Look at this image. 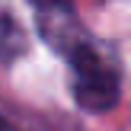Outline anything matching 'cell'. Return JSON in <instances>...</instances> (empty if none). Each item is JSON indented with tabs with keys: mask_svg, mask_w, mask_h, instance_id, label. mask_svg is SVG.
Wrapping results in <instances>:
<instances>
[{
	"mask_svg": "<svg viewBox=\"0 0 131 131\" xmlns=\"http://www.w3.org/2000/svg\"><path fill=\"white\" fill-rule=\"evenodd\" d=\"M61 58L70 67V93L83 112H112L122 99V64L109 45L96 42L86 29L64 45Z\"/></svg>",
	"mask_w": 131,
	"mask_h": 131,
	"instance_id": "6da1fadb",
	"label": "cell"
},
{
	"mask_svg": "<svg viewBox=\"0 0 131 131\" xmlns=\"http://www.w3.org/2000/svg\"><path fill=\"white\" fill-rule=\"evenodd\" d=\"M35 10H74V0H32Z\"/></svg>",
	"mask_w": 131,
	"mask_h": 131,
	"instance_id": "7a4b0ae2",
	"label": "cell"
},
{
	"mask_svg": "<svg viewBox=\"0 0 131 131\" xmlns=\"http://www.w3.org/2000/svg\"><path fill=\"white\" fill-rule=\"evenodd\" d=\"M0 131H19V128L13 125L10 118H3V112H0Z\"/></svg>",
	"mask_w": 131,
	"mask_h": 131,
	"instance_id": "3957f363",
	"label": "cell"
}]
</instances>
